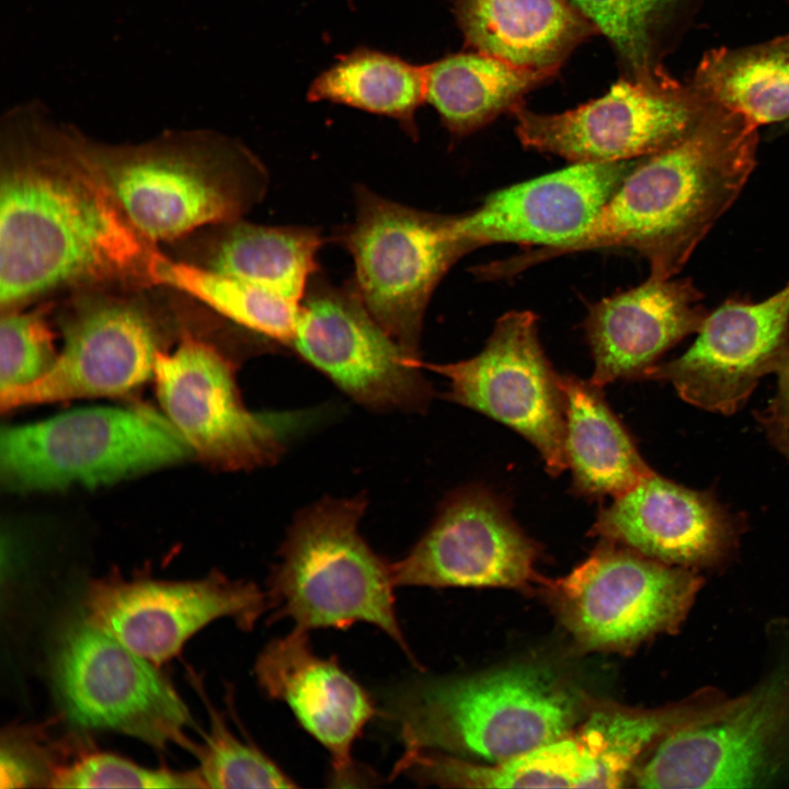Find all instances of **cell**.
I'll return each instance as SVG.
<instances>
[{
	"label": "cell",
	"instance_id": "cell-1",
	"mask_svg": "<svg viewBox=\"0 0 789 789\" xmlns=\"http://www.w3.org/2000/svg\"><path fill=\"white\" fill-rule=\"evenodd\" d=\"M155 244L129 221L79 136L39 127L8 136L0 156L1 310L61 291L149 286Z\"/></svg>",
	"mask_w": 789,
	"mask_h": 789
},
{
	"label": "cell",
	"instance_id": "cell-2",
	"mask_svg": "<svg viewBox=\"0 0 789 789\" xmlns=\"http://www.w3.org/2000/svg\"><path fill=\"white\" fill-rule=\"evenodd\" d=\"M757 126L711 105L676 145L642 158L594 221L574 239L513 255L522 272L575 252L625 248L672 278L734 203L755 167Z\"/></svg>",
	"mask_w": 789,
	"mask_h": 789
},
{
	"label": "cell",
	"instance_id": "cell-3",
	"mask_svg": "<svg viewBox=\"0 0 789 789\" xmlns=\"http://www.w3.org/2000/svg\"><path fill=\"white\" fill-rule=\"evenodd\" d=\"M384 714L404 753L445 751L498 764L570 733L579 702L550 671L517 665L411 679L389 694Z\"/></svg>",
	"mask_w": 789,
	"mask_h": 789
},
{
	"label": "cell",
	"instance_id": "cell-4",
	"mask_svg": "<svg viewBox=\"0 0 789 789\" xmlns=\"http://www.w3.org/2000/svg\"><path fill=\"white\" fill-rule=\"evenodd\" d=\"M82 148L134 227L149 241L241 219L265 193L264 167L245 147L214 135Z\"/></svg>",
	"mask_w": 789,
	"mask_h": 789
},
{
	"label": "cell",
	"instance_id": "cell-5",
	"mask_svg": "<svg viewBox=\"0 0 789 789\" xmlns=\"http://www.w3.org/2000/svg\"><path fill=\"white\" fill-rule=\"evenodd\" d=\"M366 506L358 494L324 498L298 513L267 580L270 621L288 618L307 631L369 624L413 660L397 616L392 563L358 530Z\"/></svg>",
	"mask_w": 789,
	"mask_h": 789
},
{
	"label": "cell",
	"instance_id": "cell-6",
	"mask_svg": "<svg viewBox=\"0 0 789 789\" xmlns=\"http://www.w3.org/2000/svg\"><path fill=\"white\" fill-rule=\"evenodd\" d=\"M193 455L168 420L145 405L77 409L3 428L0 477L10 491L99 487Z\"/></svg>",
	"mask_w": 789,
	"mask_h": 789
},
{
	"label": "cell",
	"instance_id": "cell-7",
	"mask_svg": "<svg viewBox=\"0 0 789 789\" xmlns=\"http://www.w3.org/2000/svg\"><path fill=\"white\" fill-rule=\"evenodd\" d=\"M341 242L354 261L356 294L411 355L420 358L423 318L443 276L468 254L453 216L418 210L367 188L356 192V217Z\"/></svg>",
	"mask_w": 789,
	"mask_h": 789
},
{
	"label": "cell",
	"instance_id": "cell-8",
	"mask_svg": "<svg viewBox=\"0 0 789 789\" xmlns=\"http://www.w3.org/2000/svg\"><path fill=\"white\" fill-rule=\"evenodd\" d=\"M155 665L81 613L67 619L57 634L52 675L72 722L195 754L197 745L185 732L192 725L188 709Z\"/></svg>",
	"mask_w": 789,
	"mask_h": 789
},
{
	"label": "cell",
	"instance_id": "cell-9",
	"mask_svg": "<svg viewBox=\"0 0 789 789\" xmlns=\"http://www.w3.org/2000/svg\"><path fill=\"white\" fill-rule=\"evenodd\" d=\"M235 368L219 348L185 331L173 353L157 354L158 400L203 461L226 470L272 465L315 413L250 411L241 400Z\"/></svg>",
	"mask_w": 789,
	"mask_h": 789
},
{
	"label": "cell",
	"instance_id": "cell-10",
	"mask_svg": "<svg viewBox=\"0 0 789 789\" xmlns=\"http://www.w3.org/2000/svg\"><path fill=\"white\" fill-rule=\"evenodd\" d=\"M701 585L688 568L603 539L568 575L546 580L561 620L586 649L630 650L683 621Z\"/></svg>",
	"mask_w": 789,
	"mask_h": 789
},
{
	"label": "cell",
	"instance_id": "cell-11",
	"mask_svg": "<svg viewBox=\"0 0 789 789\" xmlns=\"http://www.w3.org/2000/svg\"><path fill=\"white\" fill-rule=\"evenodd\" d=\"M789 736V676L775 675L665 733L636 773L640 788H754L778 773Z\"/></svg>",
	"mask_w": 789,
	"mask_h": 789
},
{
	"label": "cell",
	"instance_id": "cell-12",
	"mask_svg": "<svg viewBox=\"0 0 789 789\" xmlns=\"http://www.w3.org/2000/svg\"><path fill=\"white\" fill-rule=\"evenodd\" d=\"M690 87L671 78H622L596 100L558 114L523 104L512 114L525 148L572 163L647 158L685 138L710 110Z\"/></svg>",
	"mask_w": 789,
	"mask_h": 789
},
{
	"label": "cell",
	"instance_id": "cell-13",
	"mask_svg": "<svg viewBox=\"0 0 789 789\" xmlns=\"http://www.w3.org/2000/svg\"><path fill=\"white\" fill-rule=\"evenodd\" d=\"M288 346L368 409L421 412L431 401L420 358L380 325L352 284L338 287L313 275Z\"/></svg>",
	"mask_w": 789,
	"mask_h": 789
},
{
	"label": "cell",
	"instance_id": "cell-14",
	"mask_svg": "<svg viewBox=\"0 0 789 789\" xmlns=\"http://www.w3.org/2000/svg\"><path fill=\"white\" fill-rule=\"evenodd\" d=\"M75 293L60 320L64 346L39 380L0 393L1 410L78 398L125 396L153 378L162 336L137 298Z\"/></svg>",
	"mask_w": 789,
	"mask_h": 789
},
{
	"label": "cell",
	"instance_id": "cell-15",
	"mask_svg": "<svg viewBox=\"0 0 789 789\" xmlns=\"http://www.w3.org/2000/svg\"><path fill=\"white\" fill-rule=\"evenodd\" d=\"M425 366L449 380V400L504 423L529 441L550 474L569 467L564 395L560 375L540 345L535 313L514 310L500 317L472 358Z\"/></svg>",
	"mask_w": 789,
	"mask_h": 789
},
{
	"label": "cell",
	"instance_id": "cell-16",
	"mask_svg": "<svg viewBox=\"0 0 789 789\" xmlns=\"http://www.w3.org/2000/svg\"><path fill=\"white\" fill-rule=\"evenodd\" d=\"M268 611L266 592L255 583L219 572L194 581L124 580L90 583L82 614L153 664L174 658L209 622L224 617L251 630Z\"/></svg>",
	"mask_w": 789,
	"mask_h": 789
},
{
	"label": "cell",
	"instance_id": "cell-17",
	"mask_svg": "<svg viewBox=\"0 0 789 789\" xmlns=\"http://www.w3.org/2000/svg\"><path fill=\"white\" fill-rule=\"evenodd\" d=\"M537 552L504 502L473 485L448 495L392 574L396 586L526 587L546 582L535 571Z\"/></svg>",
	"mask_w": 789,
	"mask_h": 789
},
{
	"label": "cell",
	"instance_id": "cell-18",
	"mask_svg": "<svg viewBox=\"0 0 789 789\" xmlns=\"http://www.w3.org/2000/svg\"><path fill=\"white\" fill-rule=\"evenodd\" d=\"M697 333L685 353L642 378L670 382L697 408L732 414L789 354V282L762 301L722 305Z\"/></svg>",
	"mask_w": 789,
	"mask_h": 789
},
{
	"label": "cell",
	"instance_id": "cell-19",
	"mask_svg": "<svg viewBox=\"0 0 789 789\" xmlns=\"http://www.w3.org/2000/svg\"><path fill=\"white\" fill-rule=\"evenodd\" d=\"M642 159V158H641ZM641 159L581 162L490 194L453 216L468 253L494 243L552 247L580 236Z\"/></svg>",
	"mask_w": 789,
	"mask_h": 789
},
{
	"label": "cell",
	"instance_id": "cell-20",
	"mask_svg": "<svg viewBox=\"0 0 789 789\" xmlns=\"http://www.w3.org/2000/svg\"><path fill=\"white\" fill-rule=\"evenodd\" d=\"M254 674L263 693L287 705L305 731L331 757V780H356L352 747L377 714L375 702L336 659L318 655L309 631L295 628L260 652Z\"/></svg>",
	"mask_w": 789,
	"mask_h": 789
},
{
	"label": "cell",
	"instance_id": "cell-21",
	"mask_svg": "<svg viewBox=\"0 0 789 789\" xmlns=\"http://www.w3.org/2000/svg\"><path fill=\"white\" fill-rule=\"evenodd\" d=\"M592 534L688 569L717 564L736 541L733 518L710 492L654 471L602 508Z\"/></svg>",
	"mask_w": 789,
	"mask_h": 789
},
{
	"label": "cell",
	"instance_id": "cell-22",
	"mask_svg": "<svg viewBox=\"0 0 789 789\" xmlns=\"http://www.w3.org/2000/svg\"><path fill=\"white\" fill-rule=\"evenodd\" d=\"M706 318L700 293L687 279L649 277L588 308L584 327L594 358L590 379L604 386L643 374L670 347L697 333Z\"/></svg>",
	"mask_w": 789,
	"mask_h": 789
},
{
	"label": "cell",
	"instance_id": "cell-23",
	"mask_svg": "<svg viewBox=\"0 0 789 789\" xmlns=\"http://www.w3.org/2000/svg\"><path fill=\"white\" fill-rule=\"evenodd\" d=\"M454 13L472 50L552 73L578 45L601 34L568 0H454Z\"/></svg>",
	"mask_w": 789,
	"mask_h": 789
},
{
	"label": "cell",
	"instance_id": "cell-24",
	"mask_svg": "<svg viewBox=\"0 0 789 789\" xmlns=\"http://www.w3.org/2000/svg\"><path fill=\"white\" fill-rule=\"evenodd\" d=\"M565 400V453L573 487L585 496H620L653 470L642 459L602 388L559 376Z\"/></svg>",
	"mask_w": 789,
	"mask_h": 789
},
{
	"label": "cell",
	"instance_id": "cell-25",
	"mask_svg": "<svg viewBox=\"0 0 789 789\" xmlns=\"http://www.w3.org/2000/svg\"><path fill=\"white\" fill-rule=\"evenodd\" d=\"M213 227L202 252L190 263L301 301L316 274L322 244L316 229L261 226L241 219Z\"/></svg>",
	"mask_w": 789,
	"mask_h": 789
},
{
	"label": "cell",
	"instance_id": "cell-26",
	"mask_svg": "<svg viewBox=\"0 0 789 789\" xmlns=\"http://www.w3.org/2000/svg\"><path fill=\"white\" fill-rule=\"evenodd\" d=\"M553 75L476 50L449 54L425 65L426 102L449 133L465 136L512 113L526 93Z\"/></svg>",
	"mask_w": 789,
	"mask_h": 789
},
{
	"label": "cell",
	"instance_id": "cell-27",
	"mask_svg": "<svg viewBox=\"0 0 789 789\" xmlns=\"http://www.w3.org/2000/svg\"><path fill=\"white\" fill-rule=\"evenodd\" d=\"M691 88L708 104L756 126L789 118V34L754 46L711 49L697 66Z\"/></svg>",
	"mask_w": 789,
	"mask_h": 789
},
{
	"label": "cell",
	"instance_id": "cell-28",
	"mask_svg": "<svg viewBox=\"0 0 789 789\" xmlns=\"http://www.w3.org/2000/svg\"><path fill=\"white\" fill-rule=\"evenodd\" d=\"M310 102L327 101L396 119L416 136L415 114L426 101L425 66L389 53L357 47L311 82Z\"/></svg>",
	"mask_w": 789,
	"mask_h": 789
},
{
	"label": "cell",
	"instance_id": "cell-29",
	"mask_svg": "<svg viewBox=\"0 0 789 789\" xmlns=\"http://www.w3.org/2000/svg\"><path fill=\"white\" fill-rule=\"evenodd\" d=\"M150 285L182 291L267 340L289 345L300 302L251 282L176 261L158 249L149 265Z\"/></svg>",
	"mask_w": 789,
	"mask_h": 789
},
{
	"label": "cell",
	"instance_id": "cell-30",
	"mask_svg": "<svg viewBox=\"0 0 789 789\" xmlns=\"http://www.w3.org/2000/svg\"><path fill=\"white\" fill-rule=\"evenodd\" d=\"M605 35L626 78L654 81L668 77L659 60L660 35L676 0H568Z\"/></svg>",
	"mask_w": 789,
	"mask_h": 789
},
{
	"label": "cell",
	"instance_id": "cell-31",
	"mask_svg": "<svg viewBox=\"0 0 789 789\" xmlns=\"http://www.w3.org/2000/svg\"><path fill=\"white\" fill-rule=\"evenodd\" d=\"M209 731L195 755L206 788H296L297 784L258 746L238 739L209 702Z\"/></svg>",
	"mask_w": 789,
	"mask_h": 789
},
{
	"label": "cell",
	"instance_id": "cell-32",
	"mask_svg": "<svg viewBox=\"0 0 789 789\" xmlns=\"http://www.w3.org/2000/svg\"><path fill=\"white\" fill-rule=\"evenodd\" d=\"M46 315L47 305L1 310L0 393L39 380L55 364L59 353Z\"/></svg>",
	"mask_w": 789,
	"mask_h": 789
},
{
	"label": "cell",
	"instance_id": "cell-33",
	"mask_svg": "<svg viewBox=\"0 0 789 789\" xmlns=\"http://www.w3.org/2000/svg\"><path fill=\"white\" fill-rule=\"evenodd\" d=\"M54 788H206L198 770L147 768L110 753H89L52 768Z\"/></svg>",
	"mask_w": 789,
	"mask_h": 789
},
{
	"label": "cell",
	"instance_id": "cell-34",
	"mask_svg": "<svg viewBox=\"0 0 789 789\" xmlns=\"http://www.w3.org/2000/svg\"><path fill=\"white\" fill-rule=\"evenodd\" d=\"M1 788H23L42 779L41 767L32 756L8 739L1 745Z\"/></svg>",
	"mask_w": 789,
	"mask_h": 789
},
{
	"label": "cell",
	"instance_id": "cell-35",
	"mask_svg": "<svg viewBox=\"0 0 789 789\" xmlns=\"http://www.w3.org/2000/svg\"><path fill=\"white\" fill-rule=\"evenodd\" d=\"M778 389L767 410L759 418L789 430V354L777 370Z\"/></svg>",
	"mask_w": 789,
	"mask_h": 789
},
{
	"label": "cell",
	"instance_id": "cell-36",
	"mask_svg": "<svg viewBox=\"0 0 789 789\" xmlns=\"http://www.w3.org/2000/svg\"><path fill=\"white\" fill-rule=\"evenodd\" d=\"M761 423L771 444L789 462V430L768 421Z\"/></svg>",
	"mask_w": 789,
	"mask_h": 789
}]
</instances>
